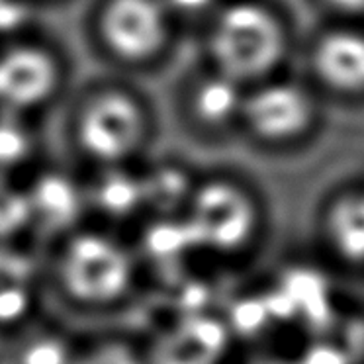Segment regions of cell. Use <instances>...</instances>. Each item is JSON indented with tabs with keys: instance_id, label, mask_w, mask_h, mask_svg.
Returning <instances> with one entry per match:
<instances>
[{
	"instance_id": "obj_1",
	"label": "cell",
	"mask_w": 364,
	"mask_h": 364,
	"mask_svg": "<svg viewBox=\"0 0 364 364\" xmlns=\"http://www.w3.org/2000/svg\"><path fill=\"white\" fill-rule=\"evenodd\" d=\"M139 261L118 231L85 223L57 239L49 278L69 306L85 311L118 308L134 294Z\"/></svg>"
},
{
	"instance_id": "obj_2",
	"label": "cell",
	"mask_w": 364,
	"mask_h": 364,
	"mask_svg": "<svg viewBox=\"0 0 364 364\" xmlns=\"http://www.w3.org/2000/svg\"><path fill=\"white\" fill-rule=\"evenodd\" d=\"M181 220L192 249L215 259H237L261 237L264 210L245 181L214 173L198 176Z\"/></svg>"
},
{
	"instance_id": "obj_3",
	"label": "cell",
	"mask_w": 364,
	"mask_h": 364,
	"mask_svg": "<svg viewBox=\"0 0 364 364\" xmlns=\"http://www.w3.org/2000/svg\"><path fill=\"white\" fill-rule=\"evenodd\" d=\"M208 49L222 73L243 87L269 80L288 53L282 18L257 0H237L218 10Z\"/></svg>"
},
{
	"instance_id": "obj_4",
	"label": "cell",
	"mask_w": 364,
	"mask_h": 364,
	"mask_svg": "<svg viewBox=\"0 0 364 364\" xmlns=\"http://www.w3.org/2000/svg\"><path fill=\"white\" fill-rule=\"evenodd\" d=\"M145 104L122 88L88 95L73 114V149L90 168L135 166L151 139Z\"/></svg>"
},
{
	"instance_id": "obj_5",
	"label": "cell",
	"mask_w": 364,
	"mask_h": 364,
	"mask_svg": "<svg viewBox=\"0 0 364 364\" xmlns=\"http://www.w3.org/2000/svg\"><path fill=\"white\" fill-rule=\"evenodd\" d=\"M319 119L316 96L292 80L269 79L245 92L239 126L253 141L272 149L298 145Z\"/></svg>"
},
{
	"instance_id": "obj_6",
	"label": "cell",
	"mask_w": 364,
	"mask_h": 364,
	"mask_svg": "<svg viewBox=\"0 0 364 364\" xmlns=\"http://www.w3.org/2000/svg\"><path fill=\"white\" fill-rule=\"evenodd\" d=\"M171 18L163 0H106L96 26L108 53L126 63H143L165 49Z\"/></svg>"
},
{
	"instance_id": "obj_7",
	"label": "cell",
	"mask_w": 364,
	"mask_h": 364,
	"mask_svg": "<svg viewBox=\"0 0 364 364\" xmlns=\"http://www.w3.org/2000/svg\"><path fill=\"white\" fill-rule=\"evenodd\" d=\"M61 88L57 57L32 43L0 51V114L28 118L46 108Z\"/></svg>"
},
{
	"instance_id": "obj_8",
	"label": "cell",
	"mask_w": 364,
	"mask_h": 364,
	"mask_svg": "<svg viewBox=\"0 0 364 364\" xmlns=\"http://www.w3.org/2000/svg\"><path fill=\"white\" fill-rule=\"evenodd\" d=\"M24 178L32 230L57 241L87 223L85 181L63 168H33Z\"/></svg>"
},
{
	"instance_id": "obj_9",
	"label": "cell",
	"mask_w": 364,
	"mask_h": 364,
	"mask_svg": "<svg viewBox=\"0 0 364 364\" xmlns=\"http://www.w3.org/2000/svg\"><path fill=\"white\" fill-rule=\"evenodd\" d=\"M311 71L333 95L364 98V32L341 26L321 33L311 49Z\"/></svg>"
},
{
	"instance_id": "obj_10",
	"label": "cell",
	"mask_w": 364,
	"mask_h": 364,
	"mask_svg": "<svg viewBox=\"0 0 364 364\" xmlns=\"http://www.w3.org/2000/svg\"><path fill=\"white\" fill-rule=\"evenodd\" d=\"M88 215L100 218L98 225L114 230L145 212L141 176L135 166L95 168V176L85 181Z\"/></svg>"
},
{
	"instance_id": "obj_11",
	"label": "cell",
	"mask_w": 364,
	"mask_h": 364,
	"mask_svg": "<svg viewBox=\"0 0 364 364\" xmlns=\"http://www.w3.org/2000/svg\"><path fill=\"white\" fill-rule=\"evenodd\" d=\"M245 87L222 73L214 71L198 80L188 96V118L204 134H220L239 126Z\"/></svg>"
},
{
	"instance_id": "obj_12",
	"label": "cell",
	"mask_w": 364,
	"mask_h": 364,
	"mask_svg": "<svg viewBox=\"0 0 364 364\" xmlns=\"http://www.w3.org/2000/svg\"><path fill=\"white\" fill-rule=\"evenodd\" d=\"M325 245L339 261L364 264V191H345L329 200L321 214Z\"/></svg>"
},
{
	"instance_id": "obj_13",
	"label": "cell",
	"mask_w": 364,
	"mask_h": 364,
	"mask_svg": "<svg viewBox=\"0 0 364 364\" xmlns=\"http://www.w3.org/2000/svg\"><path fill=\"white\" fill-rule=\"evenodd\" d=\"M145 212L155 218H181L198 176L181 163L165 161L139 171Z\"/></svg>"
},
{
	"instance_id": "obj_14",
	"label": "cell",
	"mask_w": 364,
	"mask_h": 364,
	"mask_svg": "<svg viewBox=\"0 0 364 364\" xmlns=\"http://www.w3.org/2000/svg\"><path fill=\"white\" fill-rule=\"evenodd\" d=\"M38 155V139L28 118L0 114V176L24 178Z\"/></svg>"
},
{
	"instance_id": "obj_15",
	"label": "cell",
	"mask_w": 364,
	"mask_h": 364,
	"mask_svg": "<svg viewBox=\"0 0 364 364\" xmlns=\"http://www.w3.org/2000/svg\"><path fill=\"white\" fill-rule=\"evenodd\" d=\"M32 230L24 181L0 176V245L14 243Z\"/></svg>"
},
{
	"instance_id": "obj_16",
	"label": "cell",
	"mask_w": 364,
	"mask_h": 364,
	"mask_svg": "<svg viewBox=\"0 0 364 364\" xmlns=\"http://www.w3.org/2000/svg\"><path fill=\"white\" fill-rule=\"evenodd\" d=\"M75 350L77 345L59 333H33L10 350V364H71Z\"/></svg>"
},
{
	"instance_id": "obj_17",
	"label": "cell",
	"mask_w": 364,
	"mask_h": 364,
	"mask_svg": "<svg viewBox=\"0 0 364 364\" xmlns=\"http://www.w3.org/2000/svg\"><path fill=\"white\" fill-rule=\"evenodd\" d=\"M71 364H149L147 353L124 337H100L75 350Z\"/></svg>"
},
{
	"instance_id": "obj_18",
	"label": "cell",
	"mask_w": 364,
	"mask_h": 364,
	"mask_svg": "<svg viewBox=\"0 0 364 364\" xmlns=\"http://www.w3.org/2000/svg\"><path fill=\"white\" fill-rule=\"evenodd\" d=\"M218 0H163L166 10L173 14H184V16H196V14H204L208 10L215 6Z\"/></svg>"
},
{
	"instance_id": "obj_19",
	"label": "cell",
	"mask_w": 364,
	"mask_h": 364,
	"mask_svg": "<svg viewBox=\"0 0 364 364\" xmlns=\"http://www.w3.org/2000/svg\"><path fill=\"white\" fill-rule=\"evenodd\" d=\"M321 6L331 10L333 14L347 20H356L364 16V0H319Z\"/></svg>"
},
{
	"instance_id": "obj_20",
	"label": "cell",
	"mask_w": 364,
	"mask_h": 364,
	"mask_svg": "<svg viewBox=\"0 0 364 364\" xmlns=\"http://www.w3.org/2000/svg\"><path fill=\"white\" fill-rule=\"evenodd\" d=\"M0 364H10V350L9 353L0 350Z\"/></svg>"
}]
</instances>
